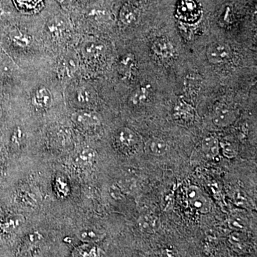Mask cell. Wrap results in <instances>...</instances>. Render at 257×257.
I'll return each mask as SVG.
<instances>
[{
	"label": "cell",
	"instance_id": "6da1fadb",
	"mask_svg": "<svg viewBox=\"0 0 257 257\" xmlns=\"http://www.w3.org/2000/svg\"><path fill=\"white\" fill-rule=\"evenodd\" d=\"M72 105L78 109H92L96 102V94L89 84H81L71 91L69 94Z\"/></svg>",
	"mask_w": 257,
	"mask_h": 257
},
{
	"label": "cell",
	"instance_id": "7a4b0ae2",
	"mask_svg": "<svg viewBox=\"0 0 257 257\" xmlns=\"http://www.w3.org/2000/svg\"><path fill=\"white\" fill-rule=\"evenodd\" d=\"M207 57L211 64H225L231 60V50L224 42H214L207 47Z\"/></svg>",
	"mask_w": 257,
	"mask_h": 257
},
{
	"label": "cell",
	"instance_id": "3957f363",
	"mask_svg": "<svg viewBox=\"0 0 257 257\" xmlns=\"http://www.w3.org/2000/svg\"><path fill=\"white\" fill-rule=\"evenodd\" d=\"M71 119L77 126L84 128H94L101 123L100 116L92 109H77Z\"/></svg>",
	"mask_w": 257,
	"mask_h": 257
},
{
	"label": "cell",
	"instance_id": "277c9868",
	"mask_svg": "<svg viewBox=\"0 0 257 257\" xmlns=\"http://www.w3.org/2000/svg\"><path fill=\"white\" fill-rule=\"evenodd\" d=\"M69 30L68 21L64 17L55 16L49 20L47 31L49 36L55 40L60 41L67 36Z\"/></svg>",
	"mask_w": 257,
	"mask_h": 257
},
{
	"label": "cell",
	"instance_id": "5b68a950",
	"mask_svg": "<svg viewBox=\"0 0 257 257\" xmlns=\"http://www.w3.org/2000/svg\"><path fill=\"white\" fill-rule=\"evenodd\" d=\"M187 197L192 207L199 212L207 214L210 211V202L199 187L196 186L189 187L187 189Z\"/></svg>",
	"mask_w": 257,
	"mask_h": 257
},
{
	"label": "cell",
	"instance_id": "8992f818",
	"mask_svg": "<svg viewBox=\"0 0 257 257\" xmlns=\"http://www.w3.org/2000/svg\"><path fill=\"white\" fill-rule=\"evenodd\" d=\"M79 60L75 54L69 52L61 59L59 63L58 72L62 78H71L79 70Z\"/></svg>",
	"mask_w": 257,
	"mask_h": 257
},
{
	"label": "cell",
	"instance_id": "52a82bcc",
	"mask_svg": "<svg viewBox=\"0 0 257 257\" xmlns=\"http://www.w3.org/2000/svg\"><path fill=\"white\" fill-rule=\"evenodd\" d=\"M236 114L234 109L226 105H219L215 108L212 114V121L219 127H226L234 123Z\"/></svg>",
	"mask_w": 257,
	"mask_h": 257
},
{
	"label": "cell",
	"instance_id": "ba28073f",
	"mask_svg": "<svg viewBox=\"0 0 257 257\" xmlns=\"http://www.w3.org/2000/svg\"><path fill=\"white\" fill-rule=\"evenodd\" d=\"M104 45L95 40H87L83 43L81 48L83 58L88 62L97 60L104 54Z\"/></svg>",
	"mask_w": 257,
	"mask_h": 257
},
{
	"label": "cell",
	"instance_id": "9c48e42d",
	"mask_svg": "<svg viewBox=\"0 0 257 257\" xmlns=\"http://www.w3.org/2000/svg\"><path fill=\"white\" fill-rule=\"evenodd\" d=\"M174 117L182 124H189L195 118L196 111L191 104L180 99L176 103L173 111Z\"/></svg>",
	"mask_w": 257,
	"mask_h": 257
},
{
	"label": "cell",
	"instance_id": "30bf717a",
	"mask_svg": "<svg viewBox=\"0 0 257 257\" xmlns=\"http://www.w3.org/2000/svg\"><path fill=\"white\" fill-rule=\"evenodd\" d=\"M116 143L120 148L130 150L136 146L138 143V135L127 127L120 128L115 135Z\"/></svg>",
	"mask_w": 257,
	"mask_h": 257
},
{
	"label": "cell",
	"instance_id": "8fae6325",
	"mask_svg": "<svg viewBox=\"0 0 257 257\" xmlns=\"http://www.w3.org/2000/svg\"><path fill=\"white\" fill-rule=\"evenodd\" d=\"M154 55L162 60H169L174 55V47L167 39L157 38L152 45Z\"/></svg>",
	"mask_w": 257,
	"mask_h": 257
},
{
	"label": "cell",
	"instance_id": "7c38bea8",
	"mask_svg": "<svg viewBox=\"0 0 257 257\" xmlns=\"http://www.w3.org/2000/svg\"><path fill=\"white\" fill-rule=\"evenodd\" d=\"M15 8L24 15H35L45 6L44 0H12Z\"/></svg>",
	"mask_w": 257,
	"mask_h": 257
},
{
	"label": "cell",
	"instance_id": "4fadbf2b",
	"mask_svg": "<svg viewBox=\"0 0 257 257\" xmlns=\"http://www.w3.org/2000/svg\"><path fill=\"white\" fill-rule=\"evenodd\" d=\"M52 94L48 88L40 87L33 93L32 104L39 109H46L52 102Z\"/></svg>",
	"mask_w": 257,
	"mask_h": 257
},
{
	"label": "cell",
	"instance_id": "5bb4252c",
	"mask_svg": "<svg viewBox=\"0 0 257 257\" xmlns=\"http://www.w3.org/2000/svg\"><path fill=\"white\" fill-rule=\"evenodd\" d=\"M97 153L94 149L84 148L76 155L74 162L80 167H88L94 165L96 162Z\"/></svg>",
	"mask_w": 257,
	"mask_h": 257
},
{
	"label": "cell",
	"instance_id": "9a60e30c",
	"mask_svg": "<svg viewBox=\"0 0 257 257\" xmlns=\"http://www.w3.org/2000/svg\"><path fill=\"white\" fill-rule=\"evenodd\" d=\"M10 39L13 45L20 50H26L32 45V37L18 29L10 32Z\"/></svg>",
	"mask_w": 257,
	"mask_h": 257
},
{
	"label": "cell",
	"instance_id": "2e32d148",
	"mask_svg": "<svg viewBox=\"0 0 257 257\" xmlns=\"http://www.w3.org/2000/svg\"><path fill=\"white\" fill-rule=\"evenodd\" d=\"M151 93L150 84H145L139 86L130 96V102L134 106H141L147 102Z\"/></svg>",
	"mask_w": 257,
	"mask_h": 257
},
{
	"label": "cell",
	"instance_id": "e0dca14e",
	"mask_svg": "<svg viewBox=\"0 0 257 257\" xmlns=\"http://www.w3.org/2000/svg\"><path fill=\"white\" fill-rule=\"evenodd\" d=\"M25 218L23 215L8 216L0 221V232L9 233L18 229L25 223Z\"/></svg>",
	"mask_w": 257,
	"mask_h": 257
},
{
	"label": "cell",
	"instance_id": "ac0fdd59",
	"mask_svg": "<svg viewBox=\"0 0 257 257\" xmlns=\"http://www.w3.org/2000/svg\"><path fill=\"white\" fill-rule=\"evenodd\" d=\"M169 147L165 140L154 138L147 144V150L152 156L161 157L168 152Z\"/></svg>",
	"mask_w": 257,
	"mask_h": 257
},
{
	"label": "cell",
	"instance_id": "d6986e66",
	"mask_svg": "<svg viewBox=\"0 0 257 257\" xmlns=\"http://www.w3.org/2000/svg\"><path fill=\"white\" fill-rule=\"evenodd\" d=\"M138 18V11L135 6L130 4L124 5L119 13L120 22L126 26L133 25Z\"/></svg>",
	"mask_w": 257,
	"mask_h": 257
},
{
	"label": "cell",
	"instance_id": "ffe728a7",
	"mask_svg": "<svg viewBox=\"0 0 257 257\" xmlns=\"http://www.w3.org/2000/svg\"><path fill=\"white\" fill-rule=\"evenodd\" d=\"M219 140L214 137H208L204 139L202 143L203 152L208 157L214 158L219 154L220 151V144Z\"/></svg>",
	"mask_w": 257,
	"mask_h": 257
},
{
	"label": "cell",
	"instance_id": "44dd1931",
	"mask_svg": "<svg viewBox=\"0 0 257 257\" xmlns=\"http://www.w3.org/2000/svg\"><path fill=\"white\" fill-rule=\"evenodd\" d=\"M77 236L83 242L90 243L100 241L104 236V234L99 230L88 227L81 229L77 234Z\"/></svg>",
	"mask_w": 257,
	"mask_h": 257
},
{
	"label": "cell",
	"instance_id": "7402d4cb",
	"mask_svg": "<svg viewBox=\"0 0 257 257\" xmlns=\"http://www.w3.org/2000/svg\"><path fill=\"white\" fill-rule=\"evenodd\" d=\"M179 13L186 19H193L197 14V5L192 0H183L179 8Z\"/></svg>",
	"mask_w": 257,
	"mask_h": 257
},
{
	"label": "cell",
	"instance_id": "603a6c76",
	"mask_svg": "<svg viewBox=\"0 0 257 257\" xmlns=\"http://www.w3.org/2000/svg\"><path fill=\"white\" fill-rule=\"evenodd\" d=\"M55 187L56 192L62 197H66L69 193L68 182L62 176L56 177Z\"/></svg>",
	"mask_w": 257,
	"mask_h": 257
},
{
	"label": "cell",
	"instance_id": "cb8c5ba5",
	"mask_svg": "<svg viewBox=\"0 0 257 257\" xmlns=\"http://www.w3.org/2000/svg\"><path fill=\"white\" fill-rule=\"evenodd\" d=\"M43 239V236L40 233L33 232L28 234L24 241V246L30 248L32 246H37L39 243L41 242Z\"/></svg>",
	"mask_w": 257,
	"mask_h": 257
},
{
	"label": "cell",
	"instance_id": "d4e9b609",
	"mask_svg": "<svg viewBox=\"0 0 257 257\" xmlns=\"http://www.w3.org/2000/svg\"><path fill=\"white\" fill-rule=\"evenodd\" d=\"M19 202L23 204L24 207H34L35 205V201L34 198L30 195V193L22 191L18 194Z\"/></svg>",
	"mask_w": 257,
	"mask_h": 257
},
{
	"label": "cell",
	"instance_id": "484cf974",
	"mask_svg": "<svg viewBox=\"0 0 257 257\" xmlns=\"http://www.w3.org/2000/svg\"><path fill=\"white\" fill-rule=\"evenodd\" d=\"M246 224V221L240 214H233L229 219V225L231 228L236 229H242Z\"/></svg>",
	"mask_w": 257,
	"mask_h": 257
},
{
	"label": "cell",
	"instance_id": "4316f807",
	"mask_svg": "<svg viewBox=\"0 0 257 257\" xmlns=\"http://www.w3.org/2000/svg\"><path fill=\"white\" fill-rule=\"evenodd\" d=\"M133 57L128 55L125 56L119 62L120 72L124 74L128 73L131 70L132 67H133Z\"/></svg>",
	"mask_w": 257,
	"mask_h": 257
},
{
	"label": "cell",
	"instance_id": "83f0119b",
	"mask_svg": "<svg viewBox=\"0 0 257 257\" xmlns=\"http://www.w3.org/2000/svg\"><path fill=\"white\" fill-rule=\"evenodd\" d=\"M79 257H99L97 248L89 245L81 247L79 251Z\"/></svg>",
	"mask_w": 257,
	"mask_h": 257
},
{
	"label": "cell",
	"instance_id": "f1b7e54d",
	"mask_svg": "<svg viewBox=\"0 0 257 257\" xmlns=\"http://www.w3.org/2000/svg\"><path fill=\"white\" fill-rule=\"evenodd\" d=\"M25 138V133L20 128H17L13 132V135L11 138L12 145L14 147H20L22 143H23Z\"/></svg>",
	"mask_w": 257,
	"mask_h": 257
},
{
	"label": "cell",
	"instance_id": "f546056e",
	"mask_svg": "<svg viewBox=\"0 0 257 257\" xmlns=\"http://www.w3.org/2000/svg\"><path fill=\"white\" fill-rule=\"evenodd\" d=\"M220 144V148L222 150L224 156L228 157V158H233L236 156V152L235 150L234 147L231 144L229 143H222Z\"/></svg>",
	"mask_w": 257,
	"mask_h": 257
},
{
	"label": "cell",
	"instance_id": "4dcf8cb0",
	"mask_svg": "<svg viewBox=\"0 0 257 257\" xmlns=\"http://www.w3.org/2000/svg\"><path fill=\"white\" fill-rule=\"evenodd\" d=\"M109 193L111 197L115 199H121L122 198V192L118 185H112L109 189Z\"/></svg>",
	"mask_w": 257,
	"mask_h": 257
},
{
	"label": "cell",
	"instance_id": "1f68e13d",
	"mask_svg": "<svg viewBox=\"0 0 257 257\" xmlns=\"http://www.w3.org/2000/svg\"><path fill=\"white\" fill-rule=\"evenodd\" d=\"M57 1L63 6L69 7L77 3L78 0H57Z\"/></svg>",
	"mask_w": 257,
	"mask_h": 257
},
{
	"label": "cell",
	"instance_id": "d6a6232c",
	"mask_svg": "<svg viewBox=\"0 0 257 257\" xmlns=\"http://www.w3.org/2000/svg\"><path fill=\"white\" fill-rule=\"evenodd\" d=\"M1 115H2V109H1V106H0V116H1Z\"/></svg>",
	"mask_w": 257,
	"mask_h": 257
}]
</instances>
